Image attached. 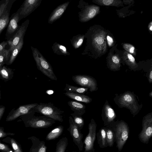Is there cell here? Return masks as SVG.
<instances>
[{
	"label": "cell",
	"instance_id": "cell-9",
	"mask_svg": "<svg viewBox=\"0 0 152 152\" xmlns=\"http://www.w3.org/2000/svg\"><path fill=\"white\" fill-rule=\"evenodd\" d=\"M29 23V20L27 19L23 23L14 35L8 40L7 41L9 46L8 49L10 52L16 46L23 38L25 34Z\"/></svg>",
	"mask_w": 152,
	"mask_h": 152
},
{
	"label": "cell",
	"instance_id": "cell-10",
	"mask_svg": "<svg viewBox=\"0 0 152 152\" xmlns=\"http://www.w3.org/2000/svg\"><path fill=\"white\" fill-rule=\"evenodd\" d=\"M118 102L121 106L129 109L133 114H136L138 111V104L132 94L126 93L123 94L120 97Z\"/></svg>",
	"mask_w": 152,
	"mask_h": 152
},
{
	"label": "cell",
	"instance_id": "cell-5",
	"mask_svg": "<svg viewBox=\"0 0 152 152\" xmlns=\"http://www.w3.org/2000/svg\"><path fill=\"white\" fill-rule=\"evenodd\" d=\"M69 126L67 129L72 137L73 141L80 151L83 149V144L82 142L83 134L80 130L74 123L72 116L69 117Z\"/></svg>",
	"mask_w": 152,
	"mask_h": 152
},
{
	"label": "cell",
	"instance_id": "cell-26",
	"mask_svg": "<svg viewBox=\"0 0 152 152\" xmlns=\"http://www.w3.org/2000/svg\"><path fill=\"white\" fill-rule=\"evenodd\" d=\"M84 36L83 35L78 34L74 36L70 40L71 44L75 49L79 48L82 44Z\"/></svg>",
	"mask_w": 152,
	"mask_h": 152
},
{
	"label": "cell",
	"instance_id": "cell-39",
	"mask_svg": "<svg viewBox=\"0 0 152 152\" xmlns=\"http://www.w3.org/2000/svg\"><path fill=\"white\" fill-rule=\"evenodd\" d=\"M113 1V0H103L102 1L104 5H108L112 4Z\"/></svg>",
	"mask_w": 152,
	"mask_h": 152
},
{
	"label": "cell",
	"instance_id": "cell-19",
	"mask_svg": "<svg viewBox=\"0 0 152 152\" xmlns=\"http://www.w3.org/2000/svg\"><path fill=\"white\" fill-rule=\"evenodd\" d=\"M64 129V127L62 125L56 127L48 133L46 139L47 140H50L58 138L62 133Z\"/></svg>",
	"mask_w": 152,
	"mask_h": 152
},
{
	"label": "cell",
	"instance_id": "cell-4",
	"mask_svg": "<svg viewBox=\"0 0 152 152\" xmlns=\"http://www.w3.org/2000/svg\"><path fill=\"white\" fill-rule=\"evenodd\" d=\"M41 0H25L16 12L19 21L26 18L33 12L41 3Z\"/></svg>",
	"mask_w": 152,
	"mask_h": 152
},
{
	"label": "cell",
	"instance_id": "cell-33",
	"mask_svg": "<svg viewBox=\"0 0 152 152\" xmlns=\"http://www.w3.org/2000/svg\"><path fill=\"white\" fill-rule=\"evenodd\" d=\"M15 135V134L14 133L5 132L4 128L2 127H0V138H3L8 136H13Z\"/></svg>",
	"mask_w": 152,
	"mask_h": 152
},
{
	"label": "cell",
	"instance_id": "cell-23",
	"mask_svg": "<svg viewBox=\"0 0 152 152\" xmlns=\"http://www.w3.org/2000/svg\"><path fill=\"white\" fill-rule=\"evenodd\" d=\"M10 9L7 10L0 17V34L8 25Z\"/></svg>",
	"mask_w": 152,
	"mask_h": 152
},
{
	"label": "cell",
	"instance_id": "cell-18",
	"mask_svg": "<svg viewBox=\"0 0 152 152\" xmlns=\"http://www.w3.org/2000/svg\"><path fill=\"white\" fill-rule=\"evenodd\" d=\"M23 44V38L10 52V56L7 64L10 65L12 63L22 49Z\"/></svg>",
	"mask_w": 152,
	"mask_h": 152
},
{
	"label": "cell",
	"instance_id": "cell-15",
	"mask_svg": "<svg viewBox=\"0 0 152 152\" xmlns=\"http://www.w3.org/2000/svg\"><path fill=\"white\" fill-rule=\"evenodd\" d=\"M28 139L30 140L32 143L29 152H46L47 147L45 141L40 140L34 136L28 137Z\"/></svg>",
	"mask_w": 152,
	"mask_h": 152
},
{
	"label": "cell",
	"instance_id": "cell-3",
	"mask_svg": "<svg viewBox=\"0 0 152 152\" xmlns=\"http://www.w3.org/2000/svg\"><path fill=\"white\" fill-rule=\"evenodd\" d=\"M31 115L26 119L24 123L26 127H30L34 128H46L52 126L55 123V121L53 119L43 115L41 116H35L34 114Z\"/></svg>",
	"mask_w": 152,
	"mask_h": 152
},
{
	"label": "cell",
	"instance_id": "cell-48",
	"mask_svg": "<svg viewBox=\"0 0 152 152\" xmlns=\"http://www.w3.org/2000/svg\"></svg>",
	"mask_w": 152,
	"mask_h": 152
},
{
	"label": "cell",
	"instance_id": "cell-6",
	"mask_svg": "<svg viewBox=\"0 0 152 152\" xmlns=\"http://www.w3.org/2000/svg\"><path fill=\"white\" fill-rule=\"evenodd\" d=\"M129 134V129L124 122L119 123L117 126L115 132L117 147L119 151H121L126 141Z\"/></svg>",
	"mask_w": 152,
	"mask_h": 152
},
{
	"label": "cell",
	"instance_id": "cell-31",
	"mask_svg": "<svg viewBox=\"0 0 152 152\" xmlns=\"http://www.w3.org/2000/svg\"><path fill=\"white\" fill-rule=\"evenodd\" d=\"M11 73V71L10 69L5 66H2L0 69V75L4 79H9Z\"/></svg>",
	"mask_w": 152,
	"mask_h": 152
},
{
	"label": "cell",
	"instance_id": "cell-47",
	"mask_svg": "<svg viewBox=\"0 0 152 152\" xmlns=\"http://www.w3.org/2000/svg\"><path fill=\"white\" fill-rule=\"evenodd\" d=\"M149 96L150 97H151L152 95V92H151L149 94Z\"/></svg>",
	"mask_w": 152,
	"mask_h": 152
},
{
	"label": "cell",
	"instance_id": "cell-2",
	"mask_svg": "<svg viewBox=\"0 0 152 152\" xmlns=\"http://www.w3.org/2000/svg\"><path fill=\"white\" fill-rule=\"evenodd\" d=\"M34 110L35 112L50 118L55 121L61 122L63 121L61 114L64 111L55 107L52 103H40L35 107Z\"/></svg>",
	"mask_w": 152,
	"mask_h": 152
},
{
	"label": "cell",
	"instance_id": "cell-40",
	"mask_svg": "<svg viewBox=\"0 0 152 152\" xmlns=\"http://www.w3.org/2000/svg\"><path fill=\"white\" fill-rule=\"evenodd\" d=\"M5 109L4 107H0V121L3 115Z\"/></svg>",
	"mask_w": 152,
	"mask_h": 152
},
{
	"label": "cell",
	"instance_id": "cell-45",
	"mask_svg": "<svg viewBox=\"0 0 152 152\" xmlns=\"http://www.w3.org/2000/svg\"><path fill=\"white\" fill-rule=\"evenodd\" d=\"M4 64H1L0 63V69H1V68L3 66V65Z\"/></svg>",
	"mask_w": 152,
	"mask_h": 152
},
{
	"label": "cell",
	"instance_id": "cell-46",
	"mask_svg": "<svg viewBox=\"0 0 152 152\" xmlns=\"http://www.w3.org/2000/svg\"><path fill=\"white\" fill-rule=\"evenodd\" d=\"M150 30L151 31H152V26H151L150 27Z\"/></svg>",
	"mask_w": 152,
	"mask_h": 152
},
{
	"label": "cell",
	"instance_id": "cell-34",
	"mask_svg": "<svg viewBox=\"0 0 152 152\" xmlns=\"http://www.w3.org/2000/svg\"><path fill=\"white\" fill-rule=\"evenodd\" d=\"M112 61L113 63L112 68L113 69H115L117 68V66L119 65L120 60L117 57L114 56L112 58Z\"/></svg>",
	"mask_w": 152,
	"mask_h": 152
},
{
	"label": "cell",
	"instance_id": "cell-1",
	"mask_svg": "<svg viewBox=\"0 0 152 152\" xmlns=\"http://www.w3.org/2000/svg\"><path fill=\"white\" fill-rule=\"evenodd\" d=\"M31 48L37 69L51 80H57V78L49 63L37 48L32 46Z\"/></svg>",
	"mask_w": 152,
	"mask_h": 152
},
{
	"label": "cell",
	"instance_id": "cell-29",
	"mask_svg": "<svg viewBox=\"0 0 152 152\" xmlns=\"http://www.w3.org/2000/svg\"><path fill=\"white\" fill-rule=\"evenodd\" d=\"M10 55L8 50L4 49L0 51V63L4 64L8 61Z\"/></svg>",
	"mask_w": 152,
	"mask_h": 152
},
{
	"label": "cell",
	"instance_id": "cell-8",
	"mask_svg": "<svg viewBox=\"0 0 152 152\" xmlns=\"http://www.w3.org/2000/svg\"><path fill=\"white\" fill-rule=\"evenodd\" d=\"M73 80L77 84L83 87L87 88L92 92L97 89L95 80L92 77L84 75H76L72 76Z\"/></svg>",
	"mask_w": 152,
	"mask_h": 152
},
{
	"label": "cell",
	"instance_id": "cell-24",
	"mask_svg": "<svg viewBox=\"0 0 152 152\" xmlns=\"http://www.w3.org/2000/svg\"><path fill=\"white\" fill-rule=\"evenodd\" d=\"M16 0H1L0 1V17L9 9Z\"/></svg>",
	"mask_w": 152,
	"mask_h": 152
},
{
	"label": "cell",
	"instance_id": "cell-35",
	"mask_svg": "<svg viewBox=\"0 0 152 152\" xmlns=\"http://www.w3.org/2000/svg\"><path fill=\"white\" fill-rule=\"evenodd\" d=\"M11 150V149L6 144L2 143L0 141V151H5Z\"/></svg>",
	"mask_w": 152,
	"mask_h": 152
},
{
	"label": "cell",
	"instance_id": "cell-41",
	"mask_svg": "<svg viewBox=\"0 0 152 152\" xmlns=\"http://www.w3.org/2000/svg\"><path fill=\"white\" fill-rule=\"evenodd\" d=\"M107 39L109 45H111L113 42V40L112 38L108 36L107 37Z\"/></svg>",
	"mask_w": 152,
	"mask_h": 152
},
{
	"label": "cell",
	"instance_id": "cell-32",
	"mask_svg": "<svg viewBox=\"0 0 152 152\" xmlns=\"http://www.w3.org/2000/svg\"><path fill=\"white\" fill-rule=\"evenodd\" d=\"M100 134L102 145L103 146H105L107 143L106 131L104 129H101Z\"/></svg>",
	"mask_w": 152,
	"mask_h": 152
},
{
	"label": "cell",
	"instance_id": "cell-16",
	"mask_svg": "<svg viewBox=\"0 0 152 152\" xmlns=\"http://www.w3.org/2000/svg\"><path fill=\"white\" fill-rule=\"evenodd\" d=\"M68 104L75 114L82 116L86 112V106L83 104L75 101L68 102Z\"/></svg>",
	"mask_w": 152,
	"mask_h": 152
},
{
	"label": "cell",
	"instance_id": "cell-44",
	"mask_svg": "<svg viewBox=\"0 0 152 152\" xmlns=\"http://www.w3.org/2000/svg\"><path fill=\"white\" fill-rule=\"evenodd\" d=\"M1 152H12V151L11 150L5 151H1Z\"/></svg>",
	"mask_w": 152,
	"mask_h": 152
},
{
	"label": "cell",
	"instance_id": "cell-36",
	"mask_svg": "<svg viewBox=\"0 0 152 152\" xmlns=\"http://www.w3.org/2000/svg\"><path fill=\"white\" fill-rule=\"evenodd\" d=\"M95 41L99 45L102 44L104 42V40L103 37L100 36L96 37L94 39Z\"/></svg>",
	"mask_w": 152,
	"mask_h": 152
},
{
	"label": "cell",
	"instance_id": "cell-13",
	"mask_svg": "<svg viewBox=\"0 0 152 152\" xmlns=\"http://www.w3.org/2000/svg\"><path fill=\"white\" fill-rule=\"evenodd\" d=\"M19 21L18 15L16 12L13 13L10 18L5 35L7 41L10 39L18 30L19 27L18 23Z\"/></svg>",
	"mask_w": 152,
	"mask_h": 152
},
{
	"label": "cell",
	"instance_id": "cell-14",
	"mask_svg": "<svg viewBox=\"0 0 152 152\" xmlns=\"http://www.w3.org/2000/svg\"><path fill=\"white\" fill-rule=\"evenodd\" d=\"M69 3V1L65 2L60 5L53 10L48 19V23L52 24L60 18L66 10Z\"/></svg>",
	"mask_w": 152,
	"mask_h": 152
},
{
	"label": "cell",
	"instance_id": "cell-11",
	"mask_svg": "<svg viewBox=\"0 0 152 152\" xmlns=\"http://www.w3.org/2000/svg\"><path fill=\"white\" fill-rule=\"evenodd\" d=\"M96 124L92 119L88 124V133L84 141L85 145L84 152H91L93 150L96 139Z\"/></svg>",
	"mask_w": 152,
	"mask_h": 152
},
{
	"label": "cell",
	"instance_id": "cell-27",
	"mask_svg": "<svg viewBox=\"0 0 152 152\" xmlns=\"http://www.w3.org/2000/svg\"><path fill=\"white\" fill-rule=\"evenodd\" d=\"M104 111L105 115L109 121H111L115 117V114L114 110L108 104L105 106Z\"/></svg>",
	"mask_w": 152,
	"mask_h": 152
},
{
	"label": "cell",
	"instance_id": "cell-25",
	"mask_svg": "<svg viewBox=\"0 0 152 152\" xmlns=\"http://www.w3.org/2000/svg\"><path fill=\"white\" fill-rule=\"evenodd\" d=\"M68 143V139L66 137L62 138L56 144L55 152H65Z\"/></svg>",
	"mask_w": 152,
	"mask_h": 152
},
{
	"label": "cell",
	"instance_id": "cell-17",
	"mask_svg": "<svg viewBox=\"0 0 152 152\" xmlns=\"http://www.w3.org/2000/svg\"><path fill=\"white\" fill-rule=\"evenodd\" d=\"M64 94L66 96L72 99L87 104L90 103L92 100L91 98L83 94L66 92Z\"/></svg>",
	"mask_w": 152,
	"mask_h": 152
},
{
	"label": "cell",
	"instance_id": "cell-38",
	"mask_svg": "<svg viewBox=\"0 0 152 152\" xmlns=\"http://www.w3.org/2000/svg\"><path fill=\"white\" fill-rule=\"evenodd\" d=\"M7 41H3L0 43V51L5 49L6 46L7 45Z\"/></svg>",
	"mask_w": 152,
	"mask_h": 152
},
{
	"label": "cell",
	"instance_id": "cell-22",
	"mask_svg": "<svg viewBox=\"0 0 152 152\" xmlns=\"http://www.w3.org/2000/svg\"><path fill=\"white\" fill-rule=\"evenodd\" d=\"M2 141L10 144L12 147L14 152H23L21 145L14 139L7 137L3 139Z\"/></svg>",
	"mask_w": 152,
	"mask_h": 152
},
{
	"label": "cell",
	"instance_id": "cell-7",
	"mask_svg": "<svg viewBox=\"0 0 152 152\" xmlns=\"http://www.w3.org/2000/svg\"><path fill=\"white\" fill-rule=\"evenodd\" d=\"M152 136V117L151 114L147 115L144 117L142 121V130L139 134L141 141L148 143Z\"/></svg>",
	"mask_w": 152,
	"mask_h": 152
},
{
	"label": "cell",
	"instance_id": "cell-30",
	"mask_svg": "<svg viewBox=\"0 0 152 152\" xmlns=\"http://www.w3.org/2000/svg\"><path fill=\"white\" fill-rule=\"evenodd\" d=\"M106 142L108 145L111 147L113 146L114 135L113 132L108 129L106 131Z\"/></svg>",
	"mask_w": 152,
	"mask_h": 152
},
{
	"label": "cell",
	"instance_id": "cell-12",
	"mask_svg": "<svg viewBox=\"0 0 152 152\" xmlns=\"http://www.w3.org/2000/svg\"><path fill=\"white\" fill-rule=\"evenodd\" d=\"M38 104L31 103L20 106L13 113L8 115L6 121H13L20 116L28 114L31 113Z\"/></svg>",
	"mask_w": 152,
	"mask_h": 152
},
{
	"label": "cell",
	"instance_id": "cell-43",
	"mask_svg": "<svg viewBox=\"0 0 152 152\" xmlns=\"http://www.w3.org/2000/svg\"><path fill=\"white\" fill-rule=\"evenodd\" d=\"M134 47L132 46L129 52L131 53H134Z\"/></svg>",
	"mask_w": 152,
	"mask_h": 152
},
{
	"label": "cell",
	"instance_id": "cell-28",
	"mask_svg": "<svg viewBox=\"0 0 152 152\" xmlns=\"http://www.w3.org/2000/svg\"><path fill=\"white\" fill-rule=\"evenodd\" d=\"M71 115L72 116L74 123L81 130L84 124V120L82 116L77 115L74 113L71 114Z\"/></svg>",
	"mask_w": 152,
	"mask_h": 152
},
{
	"label": "cell",
	"instance_id": "cell-42",
	"mask_svg": "<svg viewBox=\"0 0 152 152\" xmlns=\"http://www.w3.org/2000/svg\"><path fill=\"white\" fill-rule=\"evenodd\" d=\"M148 80L150 83L152 82V71L151 70L150 72L148 77Z\"/></svg>",
	"mask_w": 152,
	"mask_h": 152
},
{
	"label": "cell",
	"instance_id": "cell-21",
	"mask_svg": "<svg viewBox=\"0 0 152 152\" xmlns=\"http://www.w3.org/2000/svg\"><path fill=\"white\" fill-rule=\"evenodd\" d=\"M88 89L87 88L75 86L66 84L64 90L66 92L83 94L87 92Z\"/></svg>",
	"mask_w": 152,
	"mask_h": 152
},
{
	"label": "cell",
	"instance_id": "cell-37",
	"mask_svg": "<svg viewBox=\"0 0 152 152\" xmlns=\"http://www.w3.org/2000/svg\"><path fill=\"white\" fill-rule=\"evenodd\" d=\"M128 58L130 62L134 65V64L135 62V59L134 57L130 54H128L127 55Z\"/></svg>",
	"mask_w": 152,
	"mask_h": 152
},
{
	"label": "cell",
	"instance_id": "cell-20",
	"mask_svg": "<svg viewBox=\"0 0 152 152\" xmlns=\"http://www.w3.org/2000/svg\"><path fill=\"white\" fill-rule=\"evenodd\" d=\"M52 48L54 53L57 55L64 56L70 55V53L67 51L66 47L56 42L53 44Z\"/></svg>",
	"mask_w": 152,
	"mask_h": 152
}]
</instances>
